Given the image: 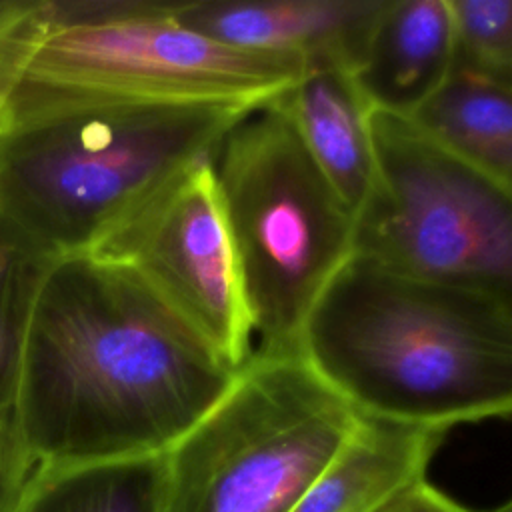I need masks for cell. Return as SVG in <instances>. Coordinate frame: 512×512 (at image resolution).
<instances>
[{
	"label": "cell",
	"mask_w": 512,
	"mask_h": 512,
	"mask_svg": "<svg viewBox=\"0 0 512 512\" xmlns=\"http://www.w3.org/2000/svg\"><path fill=\"white\" fill-rule=\"evenodd\" d=\"M236 372L134 270L74 254L46 262L36 282L12 414L36 466L154 456Z\"/></svg>",
	"instance_id": "obj_1"
},
{
	"label": "cell",
	"mask_w": 512,
	"mask_h": 512,
	"mask_svg": "<svg viewBox=\"0 0 512 512\" xmlns=\"http://www.w3.org/2000/svg\"><path fill=\"white\" fill-rule=\"evenodd\" d=\"M300 352L360 416L450 430L512 410V298L354 254L312 306Z\"/></svg>",
	"instance_id": "obj_2"
},
{
	"label": "cell",
	"mask_w": 512,
	"mask_h": 512,
	"mask_svg": "<svg viewBox=\"0 0 512 512\" xmlns=\"http://www.w3.org/2000/svg\"><path fill=\"white\" fill-rule=\"evenodd\" d=\"M174 2L6 0L0 130L94 104L276 100L304 72L292 56L240 50L172 16Z\"/></svg>",
	"instance_id": "obj_3"
},
{
	"label": "cell",
	"mask_w": 512,
	"mask_h": 512,
	"mask_svg": "<svg viewBox=\"0 0 512 512\" xmlns=\"http://www.w3.org/2000/svg\"><path fill=\"white\" fill-rule=\"evenodd\" d=\"M250 110L94 104L0 130V222L48 262L92 252Z\"/></svg>",
	"instance_id": "obj_4"
},
{
	"label": "cell",
	"mask_w": 512,
	"mask_h": 512,
	"mask_svg": "<svg viewBox=\"0 0 512 512\" xmlns=\"http://www.w3.org/2000/svg\"><path fill=\"white\" fill-rule=\"evenodd\" d=\"M252 352L300 350L304 322L352 256L354 214L278 106L246 112L212 158Z\"/></svg>",
	"instance_id": "obj_5"
},
{
	"label": "cell",
	"mask_w": 512,
	"mask_h": 512,
	"mask_svg": "<svg viewBox=\"0 0 512 512\" xmlns=\"http://www.w3.org/2000/svg\"><path fill=\"white\" fill-rule=\"evenodd\" d=\"M358 422L300 350L252 352L164 452L162 512H290Z\"/></svg>",
	"instance_id": "obj_6"
},
{
	"label": "cell",
	"mask_w": 512,
	"mask_h": 512,
	"mask_svg": "<svg viewBox=\"0 0 512 512\" xmlns=\"http://www.w3.org/2000/svg\"><path fill=\"white\" fill-rule=\"evenodd\" d=\"M372 184L352 254L404 276L512 298V190L408 118L370 110Z\"/></svg>",
	"instance_id": "obj_7"
},
{
	"label": "cell",
	"mask_w": 512,
	"mask_h": 512,
	"mask_svg": "<svg viewBox=\"0 0 512 512\" xmlns=\"http://www.w3.org/2000/svg\"><path fill=\"white\" fill-rule=\"evenodd\" d=\"M90 254L134 270L230 366L252 354V326L212 158L166 182Z\"/></svg>",
	"instance_id": "obj_8"
},
{
	"label": "cell",
	"mask_w": 512,
	"mask_h": 512,
	"mask_svg": "<svg viewBox=\"0 0 512 512\" xmlns=\"http://www.w3.org/2000/svg\"><path fill=\"white\" fill-rule=\"evenodd\" d=\"M384 0L174 2L172 16L222 44L352 72Z\"/></svg>",
	"instance_id": "obj_9"
},
{
	"label": "cell",
	"mask_w": 512,
	"mask_h": 512,
	"mask_svg": "<svg viewBox=\"0 0 512 512\" xmlns=\"http://www.w3.org/2000/svg\"><path fill=\"white\" fill-rule=\"evenodd\" d=\"M452 58L446 0H384L352 78L370 110L410 116L448 78Z\"/></svg>",
	"instance_id": "obj_10"
},
{
	"label": "cell",
	"mask_w": 512,
	"mask_h": 512,
	"mask_svg": "<svg viewBox=\"0 0 512 512\" xmlns=\"http://www.w3.org/2000/svg\"><path fill=\"white\" fill-rule=\"evenodd\" d=\"M272 104L290 120L312 162L356 216L370 190L374 164L370 108L352 72L342 66H306Z\"/></svg>",
	"instance_id": "obj_11"
},
{
	"label": "cell",
	"mask_w": 512,
	"mask_h": 512,
	"mask_svg": "<svg viewBox=\"0 0 512 512\" xmlns=\"http://www.w3.org/2000/svg\"><path fill=\"white\" fill-rule=\"evenodd\" d=\"M444 428L360 416V422L290 512H376L408 484L426 478Z\"/></svg>",
	"instance_id": "obj_12"
},
{
	"label": "cell",
	"mask_w": 512,
	"mask_h": 512,
	"mask_svg": "<svg viewBox=\"0 0 512 512\" xmlns=\"http://www.w3.org/2000/svg\"><path fill=\"white\" fill-rule=\"evenodd\" d=\"M408 118L438 148L512 190V86L450 70Z\"/></svg>",
	"instance_id": "obj_13"
},
{
	"label": "cell",
	"mask_w": 512,
	"mask_h": 512,
	"mask_svg": "<svg viewBox=\"0 0 512 512\" xmlns=\"http://www.w3.org/2000/svg\"><path fill=\"white\" fill-rule=\"evenodd\" d=\"M164 454L36 466L20 512H162Z\"/></svg>",
	"instance_id": "obj_14"
},
{
	"label": "cell",
	"mask_w": 512,
	"mask_h": 512,
	"mask_svg": "<svg viewBox=\"0 0 512 512\" xmlns=\"http://www.w3.org/2000/svg\"><path fill=\"white\" fill-rule=\"evenodd\" d=\"M452 20V70L512 86V2L446 0Z\"/></svg>",
	"instance_id": "obj_15"
},
{
	"label": "cell",
	"mask_w": 512,
	"mask_h": 512,
	"mask_svg": "<svg viewBox=\"0 0 512 512\" xmlns=\"http://www.w3.org/2000/svg\"><path fill=\"white\" fill-rule=\"evenodd\" d=\"M46 262L0 222V410L14 402L28 310Z\"/></svg>",
	"instance_id": "obj_16"
},
{
	"label": "cell",
	"mask_w": 512,
	"mask_h": 512,
	"mask_svg": "<svg viewBox=\"0 0 512 512\" xmlns=\"http://www.w3.org/2000/svg\"><path fill=\"white\" fill-rule=\"evenodd\" d=\"M34 470L36 464L22 442L12 406L0 410V512H20Z\"/></svg>",
	"instance_id": "obj_17"
},
{
	"label": "cell",
	"mask_w": 512,
	"mask_h": 512,
	"mask_svg": "<svg viewBox=\"0 0 512 512\" xmlns=\"http://www.w3.org/2000/svg\"><path fill=\"white\" fill-rule=\"evenodd\" d=\"M376 512H512L510 502L492 510H474L438 490L426 478L408 484Z\"/></svg>",
	"instance_id": "obj_18"
},
{
	"label": "cell",
	"mask_w": 512,
	"mask_h": 512,
	"mask_svg": "<svg viewBox=\"0 0 512 512\" xmlns=\"http://www.w3.org/2000/svg\"><path fill=\"white\" fill-rule=\"evenodd\" d=\"M6 4V0H0V10H2V6Z\"/></svg>",
	"instance_id": "obj_19"
}]
</instances>
